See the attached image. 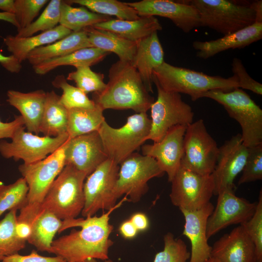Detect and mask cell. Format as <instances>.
I'll list each match as a JSON object with an SVG mask.
<instances>
[{
    "instance_id": "obj_48",
    "label": "cell",
    "mask_w": 262,
    "mask_h": 262,
    "mask_svg": "<svg viewBox=\"0 0 262 262\" xmlns=\"http://www.w3.org/2000/svg\"><path fill=\"white\" fill-rule=\"evenodd\" d=\"M130 220L138 231L146 230L149 227L148 219L147 215L143 213H135L131 216Z\"/></svg>"
},
{
    "instance_id": "obj_54",
    "label": "cell",
    "mask_w": 262,
    "mask_h": 262,
    "mask_svg": "<svg viewBox=\"0 0 262 262\" xmlns=\"http://www.w3.org/2000/svg\"><path fill=\"white\" fill-rule=\"evenodd\" d=\"M82 262H98L96 260V259H88L83 261ZM103 262H114L112 261V260L108 259L106 260H105Z\"/></svg>"
},
{
    "instance_id": "obj_16",
    "label": "cell",
    "mask_w": 262,
    "mask_h": 262,
    "mask_svg": "<svg viewBox=\"0 0 262 262\" xmlns=\"http://www.w3.org/2000/svg\"><path fill=\"white\" fill-rule=\"evenodd\" d=\"M248 147L243 143L241 134L232 136L219 147L216 164L212 174L216 195L225 189L235 190L234 181L245 164Z\"/></svg>"
},
{
    "instance_id": "obj_39",
    "label": "cell",
    "mask_w": 262,
    "mask_h": 262,
    "mask_svg": "<svg viewBox=\"0 0 262 262\" xmlns=\"http://www.w3.org/2000/svg\"><path fill=\"white\" fill-rule=\"evenodd\" d=\"M76 70L69 73L66 78L73 81L76 87L86 94L90 92L100 93L106 87L104 75L91 70L90 66H83L76 68Z\"/></svg>"
},
{
    "instance_id": "obj_31",
    "label": "cell",
    "mask_w": 262,
    "mask_h": 262,
    "mask_svg": "<svg viewBox=\"0 0 262 262\" xmlns=\"http://www.w3.org/2000/svg\"><path fill=\"white\" fill-rule=\"evenodd\" d=\"M54 91L47 92L39 132L44 136L56 137L67 133L68 110L60 102Z\"/></svg>"
},
{
    "instance_id": "obj_3",
    "label": "cell",
    "mask_w": 262,
    "mask_h": 262,
    "mask_svg": "<svg viewBox=\"0 0 262 262\" xmlns=\"http://www.w3.org/2000/svg\"><path fill=\"white\" fill-rule=\"evenodd\" d=\"M153 82L165 91L188 95L193 101L201 98L202 95L209 91H229L239 88L234 75L228 78L211 76L165 62L154 70Z\"/></svg>"
},
{
    "instance_id": "obj_36",
    "label": "cell",
    "mask_w": 262,
    "mask_h": 262,
    "mask_svg": "<svg viewBox=\"0 0 262 262\" xmlns=\"http://www.w3.org/2000/svg\"><path fill=\"white\" fill-rule=\"evenodd\" d=\"M27 184L23 177L8 185H0V216L6 211L20 210L27 204Z\"/></svg>"
},
{
    "instance_id": "obj_8",
    "label": "cell",
    "mask_w": 262,
    "mask_h": 262,
    "mask_svg": "<svg viewBox=\"0 0 262 262\" xmlns=\"http://www.w3.org/2000/svg\"><path fill=\"white\" fill-rule=\"evenodd\" d=\"M153 83L157 88V98L150 108L151 127L146 140L158 142L172 128L187 127L193 123L194 113L180 94L165 91L156 82Z\"/></svg>"
},
{
    "instance_id": "obj_43",
    "label": "cell",
    "mask_w": 262,
    "mask_h": 262,
    "mask_svg": "<svg viewBox=\"0 0 262 262\" xmlns=\"http://www.w3.org/2000/svg\"><path fill=\"white\" fill-rule=\"evenodd\" d=\"M48 2V0H15V15L19 25L18 30L25 28L31 24Z\"/></svg>"
},
{
    "instance_id": "obj_5",
    "label": "cell",
    "mask_w": 262,
    "mask_h": 262,
    "mask_svg": "<svg viewBox=\"0 0 262 262\" xmlns=\"http://www.w3.org/2000/svg\"><path fill=\"white\" fill-rule=\"evenodd\" d=\"M202 98L221 104L229 115L238 122L242 129L243 142L246 147L262 144V110L242 89L211 90L203 93Z\"/></svg>"
},
{
    "instance_id": "obj_44",
    "label": "cell",
    "mask_w": 262,
    "mask_h": 262,
    "mask_svg": "<svg viewBox=\"0 0 262 262\" xmlns=\"http://www.w3.org/2000/svg\"><path fill=\"white\" fill-rule=\"evenodd\" d=\"M231 69L233 75L237 78L239 88L250 90L259 95H262V84L249 75L240 59L233 58Z\"/></svg>"
},
{
    "instance_id": "obj_15",
    "label": "cell",
    "mask_w": 262,
    "mask_h": 262,
    "mask_svg": "<svg viewBox=\"0 0 262 262\" xmlns=\"http://www.w3.org/2000/svg\"><path fill=\"white\" fill-rule=\"evenodd\" d=\"M217 196L216 206L207 220L208 239L229 226L247 222L253 215L257 207V202H250L236 196L234 190L225 189Z\"/></svg>"
},
{
    "instance_id": "obj_50",
    "label": "cell",
    "mask_w": 262,
    "mask_h": 262,
    "mask_svg": "<svg viewBox=\"0 0 262 262\" xmlns=\"http://www.w3.org/2000/svg\"><path fill=\"white\" fill-rule=\"evenodd\" d=\"M16 230L18 236L27 241L31 232L30 226L25 222H17Z\"/></svg>"
},
{
    "instance_id": "obj_52",
    "label": "cell",
    "mask_w": 262,
    "mask_h": 262,
    "mask_svg": "<svg viewBox=\"0 0 262 262\" xmlns=\"http://www.w3.org/2000/svg\"><path fill=\"white\" fill-rule=\"evenodd\" d=\"M0 20H4L11 23L16 27L17 30L19 28L18 23L16 20L15 14L3 12H0Z\"/></svg>"
},
{
    "instance_id": "obj_40",
    "label": "cell",
    "mask_w": 262,
    "mask_h": 262,
    "mask_svg": "<svg viewBox=\"0 0 262 262\" xmlns=\"http://www.w3.org/2000/svg\"><path fill=\"white\" fill-rule=\"evenodd\" d=\"M164 249L156 254L153 262H187L190 253L183 240L168 232L164 235Z\"/></svg>"
},
{
    "instance_id": "obj_53",
    "label": "cell",
    "mask_w": 262,
    "mask_h": 262,
    "mask_svg": "<svg viewBox=\"0 0 262 262\" xmlns=\"http://www.w3.org/2000/svg\"><path fill=\"white\" fill-rule=\"evenodd\" d=\"M253 6L256 13V22H262V1L258 0L253 2Z\"/></svg>"
},
{
    "instance_id": "obj_23",
    "label": "cell",
    "mask_w": 262,
    "mask_h": 262,
    "mask_svg": "<svg viewBox=\"0 0 262 262\" xmlns=\"http://www.w3.org/2000/svg\"><path fill=\"white\" fill-rule=\"evenodd\" d=\"M262 38V22L252 25L213 40L194 41V49L198 58L207 59L229 49H242Z\"/></svg>"
},
{
    "instance_id": "obj_22",
    "label": "cell",
    "mask_w": 262,
    "mask_h": 262,
    "mask_svg": "<svg viewBox=\"0 0 262 262\" xmlns=\"http://www.w3.org/2000/svg\"><path fill=\"white\" fill-rule=\"evenodd\" d=\"M211 257L221 262H254L255 246L244 227L240 225L213 244Z\"/></svg>"
},
{
    "instance_id": "obj_30",
    "label": "cell",
    "mask_w": 262,
    "mask_h": 262,
    "mask_svg": "<svg viewBox=\"0 0 262 262\" xmlns=\"http://www.w3.org/2000/svg\"><path fill=\"white\" fill-rule=\"evenodd\" d=\"M109 53L95 47L85 48L64 56L45 61L33 66V68L36 74L43 75L61 66L90 67L102 61Z\"/></svg>"
},
{
    "instance_id": "obj_34",
    "label": "cell",
    "mask_w": 262,
    "mask_h": 262,
    "mask_svg": "<svg viewBox=\"0 0 262 262\" xmlns=\"http://www.w3.org/2000/svg\"><path fill=\"white\" fill-rule=\"evenodd\" d=\"M17 210L13 209L0 221V261L24 248L26 240L16 232Z\"/></svg>"
},
{
    "instance_id": "obj_9",
    "label": "cell",
    "mask_w": 262,
    "mask_h": 262,
    "mask_svg": "<svg viewBox=\"0 0 262 262\" xmlns=\"http://www.w3.org/2000/svg\"><path fill=\"white\" fill-rule=\"evenodd\" d=\"M119 167L115 195L118 199L123 195L129 201H139L148 190V181L162 177L164 172L153 158L134 152L124 160Z\"/></svg>"
},
{
    "instance_id": "obj_25",
    "label": "cell",
    "mask_w": 262,
    "mask_h": 262,
    "mask_svg": "<svg viewBox=\"0 0 262 262\" xmlns=\"http://www.w3.org/2000/svg\"><path fill=\"white\" fill-rule=\"evenodd\" d=\"M46 93L41 89L28 93L10 90L7 93V101L20 113L28 131L36 135L40 133Z\"/></svg>"
},
{
    "instance_id": "obj_27",
    "label": "cell",
    "mask_w": 262,
    "mask_h": 262,
    "mask_svg": "<svg viewBox=\"0 0 262 262\" xmlns=\"http://www.w3.org/2000/svg\"><path fill=\"white\" fill-rule=\"evenodd\" d=\"M72 32L59 25L53 29L36 35L22 37L9 35L3 39L7 50L21 63L33 49L53 43L70 34Z\"/></svg>"
},
{
    "instance_id": "obj_46",
    "label": "cell",
    "mask_w": 262,
    "mask_h": 262,
    "mask_svg": "<svg viewBox=\"0 0 262 262\" xmlns=\"http://www.w3.org/2000/svg\"><path fill=\"white\" fill-rule=\"evenodd\" d=\"M24 126V121L21 115L16 116L14 120L9 122H3L0 119V139H11L16 131Z\"/></svg>"
},
{
    "instance_id": "obj_51",
    "label": "cell",
    "mask_w": 262,
    "mask_h": 262,
    "mask_svg": "<svg viewBox=\"0 0 262 262\" xmlns=\"http://www.w3.org/2000/svg\"><path fill=\"white\" fill-rule=\"evenodd\" d=\"M0 9L3 12L15 13V0H0Z\"/></svg>"
},
{
    "instance_id": "obj_6",
    "label": "cell",
    "mask_w": 262,
    "mask_h": 262,
    "mask_svg": "<svg viewBox=\"0 0 262 262\" xmlns=\"http://www.w3.org/2000/svg\"><path fill=\"white\" fill-rule=\"evenodd\" d=\"M199 16L200 26L207 27L224 35L253 24L256 13L253 2L239 4L228 0H185Z\"/></svg>"
},
{
    "instance_id": "obj_19",
    "label": "cell",
    "mask_w": 262,
    "mask_h": 262,
    "mask_svg": "<svg viewBox=\"0 0 262 262\" xmlns=\"http://www.w3.org/2000/svg\"><path fill=\"white\" fill-rule=\"evenodd\" d=\"M187 127L177 126L171 129L163 139L152 144L142 146L143 155L154 158L171 182L180 168L183 154V141Z\"/></svg>"
},
{
    "instance_id": "obj_41",
    "label": "cell",
    "mask_w": 262,
    "mask_h": 262,
    "mask_svg": "<svg viewBox=\"0 0 262 262\" xmlns=\"http://www.w3.org/2000/svg\"><path fill=\"white\" fill-rule=\"evenodd\" d=\"M252 241L255 251L254 262H262V191L261 190L256 211L252 217L241 224Z\"/></svg>"
},
{
    "instance_id": "obj_28",
    "label": "cell",
    "mask_w": 262,
    "mask_h": 262,
    "mask_svg": "<svg viewBox=\"0 0 262 262\" xmlns=\"http://www.w3.org/2000/svg\"><path fill=\"white\" fill-rule=\"evenodd\" d=\"M93 47L84 30L72 32L66 37L53 43L32 50L27 60L33 66L45 61L60 57L85 48Z\"/></svg>"
},
{
    "instance_id": "obj_45",
    "label": "cell",
    "mask_w": 262,
    "mask_h": 262,
    "mask_svg": "<svg viewBox=\"0 0 262 262\" xmlns=\"http://www.w3.org/2000/svg\"><path fill=\"white\" fill-rule=\"evenodd\" d=\"M1 262H66V261L63 258L58 256H43L39 255L35 250H33L28 255H21L16 253L7 256L4 258Z\"/></svg>"
},
{
    "instance_id": "obj_20",
    "label": "cell",
    "mask_w": 262,
    "mask_h": 262,
    "mask_svg": "<svg viewBox=\"0 0 262 262\" xmlns=\"http://www.w3.org/2000/svg\"><path fill=\"white\" fill-rule=\"evenodd\" d=\"M17 222L28 223L31 232L27 241L39 251L50 253L53 238L58 232L63 221L45 210L31 209L26 206L20 210Z\"/></svg>"
},
{
    "instance_id": "obj_11",
    "label": "cell",
    "mask_w": 262,
    "mask_h": 262,
    "mask_svg": "<svg viewBox=\"0 0 262 262\" xmlns=\"http://www.w3.org/2000/svg\"><path fill=\"white\" fill-rule=\"evenodd\" d=\"M119 166L107 159L86 177L83 184L84 205L82 215L93 216L99 210H110L115 207L117 200L115 188Z\"/></svg>"
},
{
    "instance_id": "obj_38",
    "label": "cell",
    "mask_w": 262,
    "mask_h": 262,
    "mask_svg": "<svg viewBox=\"0 0 262 262\" xmlns=\"http://www.w3.org/2000/svg\"><path fill=\"white\" fill-rule=\"evenodd\" d=\"M62 0H51L37 19L27 27L17 30L16 36L26 37L42 31L51 30L58 26L60 20Z\"/></svg>"
},
{
    "instance_id": "obj_13",
    "label": "cell",
    "mask_w": 262,
    "mask_h": 262,
    "mask_svg": "<svg viewBox=\"0 0 262 262\" xmlns=\"http://www.w3.org/2000/svg\"><path fill=\"white\" fill-rule=\"evenodd\" d=\"M172 203L180 209L193 211L203 207L213 195V176L202 175L181 166L170 182Z\"/></svg>"
},
{
    "instance_id": "obj_14",
    "label": "cell",
    "mask_w": 262,
    "mask_h": 262,
    "mask_svg": "<svg viewBox=\"0 0 262 262\" xmlns=\"http://www.w3.org/2000/svg\"><path fill=\"white\" fill-rule=\"evenodd\" d=\"M66 142L45 159L30 164H23L18 166V170L29 189L27 205L39 206L65 167Z\"/></svg>"
},
{
    "instance_id": "obj_33",
    "label": "cell",
    "mask_w": 262,
    "mask_h": 262,
    "mask_svg": "<svg viewBox=\"0 0 262 262\" xmlns=\"http://www.w3.org/2000/svg\"><path fill=\"white\" fill-rule=\"evenodd\" d=\"M111 19L110 16L91 12L83 6L74 7L62 0L59 24L72 32H79Z\"/></svg>"
},
{
    "instance_id": "obj_10",
    "label": "cell",
    "mask_w": 262,
    "mask_h": 262,
    "mask_svg": "<svg viewBox=\"0 0 262 262\" xmlns=\"http://www.w3.org/2000/svg\"><path fill=\"white\" fill-rule=\"evenodd\" d=\"M219 151L215 140L200 119L189 125L183 141V154L180 166L202 175H211Z\"/></svg>"
},
{
    "instance_id": "obj_26",
    "label": "cell",
    "mask_w": 262,
    "mask_h": 262,
    "mask_svg": "<svg viewBox=\"0 0 262 262\" xmlns=\"http://www.w3.org/2000/svg\"><path fill=\"white\" fill-rule=\"evenodd\" d=\"M95 28L111 32L125 39L137 42L155 32L162 30V26L155 16H140L136 20L112 19L99 23Z\"/></svg>"
},
{
    "instance_id": "obj_37",
    "label": "cell",
    "mask_w": 262,
    "mask_h": 262,
    "mask_svg": "<svg viewBox=\"0 0 262 262\" xmlns=\"http://www.w3.org/2000/svg\"><path fill=\"white\" fill-rule=\"evenodd\" d=\"M52 85L62 90L63 94L60 96V101L67 110L73 108L92 109L96 106L87 94L78 87L69 84L63 75L56 76L52 81Z\"/></svg>"
},
{
    "instance_id": "obj_47",
    "label": "cell",
    "mask_w": 262,
    "mask_h": 262,
    "mask_svg": "<svg viewBox=\"0 0 262 262\" xmlns=\"http://www.w3.org/2000/svg\"><path fill=\"white\" fill-rule=\"evenodd\" d=\"M0 64L7 71L17 73L22 68L21 63L13 55L4 56L0 52Z\"/></svg>"
},
{
    "instance_id": "obj_1",
    "label": "cell",
    "mask_w": 262,
    "mask_h": 262,
    "mask_svg": "<svg viewBox=\"0 0 262 262\" xmlns=\"http://www.w3.org/2000/svg\"><path fill=\"white\" fill-rule=\"evenodd\" d=\"M128 200L125 196L115 207L100 216L63 220L58 233L73 227L67 235L53 240L50 253L60 256L66 262H82L88 259L106 260L114 242L109 238L114 227L109 223L110 215L122 202Z\"/></svg>"
},
{
    "instance_id": "obj_21",
    "label": "cell",
    "mask_w": 262,
    "mask_h": 262,
    "mask_svg": "<svg viewBox=\"0 0 262 262\" xmlns=\"http://www.w3.org/2000/svg\"><path fill=\"white\" fill-rule=\"evenodd\" d=\"M214 207L210 202L196 210L180 209L185 219L182 234L191 244L189 262H205L211 257L212 246L208 243L206 229L208 219Z\"/></svg>"
},
{
    "instance_id": "obj_4",
    "label": "cell",
    "mask_w": 262,
    "mask_h": 262,
    "mask_svg": "<svg viewBox=\"0 0 262 262\" xmlns=\"http://www.w3.org/2000/svg\"><path fill=\"white\" fill-rule=\"evenodd\" d=\"M87 175L66 164L48 191L39 210L49 211L63 220L76 217L84 205L83 184Z\"/></svg>"
},
{
    "instance_id": "obj_17",
    "label": "cell",
    "mask_w": 262,
    "mask_h": 262,
    "mask_svg": "<svg viewBox=\"0 0 262 262\" xmlns=\"http://www.w3.org/2000/svg\"><path fill=\"white\" fill-rule=\"evenodd\" d=\"M126 3L135 9L139 16H159L168 18L185 33L200 27L197 11L185 0H142Z\"/></svg>"
},
{
    "instance_id": "obj_7",
    "label": "cell",
    "mask_w": 262,
    "mask_h": 262,
    "mask_svg": "<svg viewBox=\"0 0 262 262\" xmlns=\"http://www.w3.org/2000/svg\"><path fill=\"white\" fill-rule=\"evenodd\" d=\"M151 127L147 113L129 116L121 127L115 128L105 120L98 131L105 153L118 165L146 142Z\"/></svg>"
},
{
    "instance_id": "obj_24",
    "label": "cell",
    "mask_w": 262,
    "mask_h": 262,
    "mask_svg": "<svg viewBox=\"0 0 262 262\" xmlns=\"http://www.w3.org/2000/svg\"><path fill=\"white\" fill-rule=\"evenodd\" d=\"M164 62V51L157 32L137 42L136 50L131 63L138 72L149 93H153V72Z\"/></svg>"
},
{
    "instance_id": "obj_55",
    "label": "cell",
    "mask_w": 262,
    "mask_h": 262,
    "mask_svg": "<svg viewBox=\"0 0 262 262\" xmlns=\"http://www.w3.org/2000/svg\"><path fill=\"white\" fill-rule=\"evenodd\" d=\"M205 262H220V261H219L218 260L214 258L211 257Z\"/></svg>"
},
{
    "instance_id": "obj_42",
    "label": "cell",
    "mask_w": 262,
    "mask_h": 262,
    "mask_svg": "<svg viewBox=\"0 0 262 262\" xmlns=\"http://www.w3.org/2000/svg\"><path fill=\"white\" fill-rule=\"evenodd\" d=\"M238 184L262 179V144L248 147V155Z\"/></svg>"
},
{
    "instance_id": "obj_35",
    "label": "cell",
    "mask_w": 262,
    "mask_h": 262,
    "mask_svg": "<svg viewBox=\"0 0 262 262\" xmlns=\"http://www.w3.org/2000/svg\"><path fill=\"white\" fill-rule=\"evenodd\" d=\"M68 3H75L86 7L91 12L122 20H136L140 17L137 12L126 2L116 0H70Z\"/></svg>"
},
{
    "instance_id": "obj_2",
    "label": "cell",
    "mask_w": 262,
    "mask_h": 262,
    "mask_svg": "<svg viewBox=\"0 0 262 262\" xmlns=\"http://www.w3.org/2000/svg\"><path fill=\"white\" fill-rule=\"evenodd\" d=\"M109 81L100 93H94L93 100L104 111L131 109L147 113L154 102L136 69L131 63L118 60L109 70Z\"/></svg>"
},
{
    "instance_id": "obj_49",
    "label": "cell",
    "mask_w": 262,
    "mask_h": 262,
    "mask_svg": "<svg viewBox=\"0 0 262 262\" xmlns=\"http://www.w3.org/2000/svg\"><path fill=\"white\" fill-rule=\"evenodd\" d=\"M119 232L124 238L131 239L136 236L138 231L129 219L122 223L119 227Z\"/></svg>"
},
{
    "instance_id": "obj_18",
    "label": "cell",
    "mask_w": 262,
    "mask_h": 262,
    "mask_svg": "<svg viewBox=\"0 0 262 262\" xmlns=\"http://www.w3.org/2000/svg\"><path fill=\"white\" fill-rule=\"evenodd\" d=\"M65 158V165H72L87 176L108 159L98 131L69 138Z\"/></svg>"
},
{
    "instance_id": "obj_12",
    "label": "cell",
    "mask_w": 262,
    "mask_h": 262,
    "mask_svg": "<svg viewBox=\"0 0 262 262\" xmlns=\"http://www.w3.org/2000/svg\"><path fill=\"white\" fill-rule=\"evenodd\" d=\"M68 139L67 133L56 137L39 136L26 131L22 126L16 131L10 142L0 141V154L4 158L22 160L23 164H30L45 159Z\"/></svg>"
},
{
    "instance_id": "obj_32",
    "label": "cell",
    "mask_w": 262,
    "mask_h": 262,
    "mask_svg": "<svg viewBox=\"0 0 262 262\" xmlns=\"http://www.w3.org/2000/svg\"><path fill=\"white\" fill-rule=\"evenodd\" d=\"M104 110L98 104L94 108L68 110L67 133L69 138L98 131L105 120Z\"/></svg>"
},
{
    "instance_id": "obj_29",
    "label": "cell",
    "mask_w": 262,
    "mask_h": 262,
    "mask_svg": "<svg viewBox=\"0 0 262 262\" xmlns=\"http://www.w3.org/2000/svg\"><path fill=\"white\" fill-rule=\"evenodd\" d=\"M93 47L116 54L120 61L131 63L135 55L137 42L125 39L109 31L93 26L83 29Z\"/></svg>"
}]
</instances>
